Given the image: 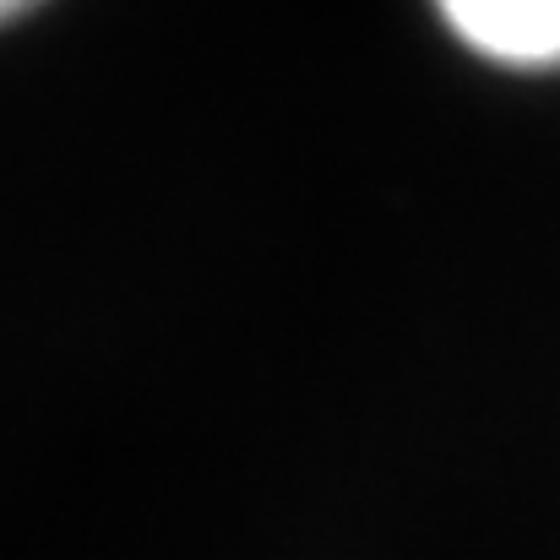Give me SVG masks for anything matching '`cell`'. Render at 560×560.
<instances>
[{"label": "cell", "mask_w": 560, "mask_h": 560, "mask_svg": "<svg viewBox=\"0 0 560 560\" xmlns=\"http://www.w3.org/2000/svg\"><path fill=\"white\" fill-rule=\"evenodd\" d=\"M38 0H0V22H11V16H22V11H33Z\"/></svg>", "instance_id": "7a4b0ae2"}, {"label": "cell", "mask_w": 560, "mask_h": 560, "mask_svg": "<svg viewBox=\"0 0 560 560\" xmlns=\"http://www.w3.org/2000/svg\"><path fill=\"white\" fill-rule=\"evenodd\" d=\"M441 22L490 66H560V0H435Z\"/></svg>", "instance_id": "6da1fadb"}]
</instances>
